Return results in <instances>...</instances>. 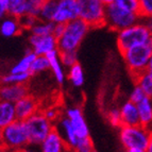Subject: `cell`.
Here are the masks:
<instances>
[{"label": "cell", "instance_id": "obj_18", "mask_svg": "<svg viewBox=\"0 0 152 152\" xmlns=\"http://www.w3.org/2000/svg\"><path fill=\"white\" fill-rule=\"evenodd\" d=\"M46 56L48 58L50 70L53 74L56 83L58 85L64 84V82L66 80V74H65V70H64L65 67L62 64L61 58H60V51L58 49H56V50L51 51L50 53H48Z\"/></svg>", "mask_w": 152, "mask_h": 152}, {"label": "cell", "instance_id": "obj_13", "mask_svg": "<svg viewBox=\"0 0 152 152\" xmlns=\"http://www.w3.org/2000/svg\"><path fill=\"white\" fill-rule=\"evenodd\" d=\"M36 147L38 148V152H70L65 140L56 128Z\"/></svg>", "mask_w": 152, "mask_h": 152}, {"label": "cell", "instance_id": "obj_17", "mask_svg": "<svg viewBox=\"0 0 152 152\" xmlns=\"http://www.w3.org/2000/svg\"><path fill=\"white\" fill-rule=\"evenodd\" d=\"M19 18L8 15L0 21V35L5 38L15 37L23 32Z\"/></svg>", "mask_w": 152, "mask_h": 152}, {"label": "cell", "instance_id": "obj_28", "mask_svg": "<svg viewBox=\"0 0 152 152\" xmlns=\"http://www.w3.org/2000/svg\"><path fill=\"white\" fill-rule=\"evenodd\" d=\"M49 69H50V66H49L48 58L46 56H36L31 66L30 74L33 76V75H37L46 70H49Z\"/></svg>", "mask_w": 152, "mask_h": 152}, {"label": "cell", "instance_id": "obj_23", "mask_svg": "<svg viewBox=\"0 0 152 152\" xmlns=\"http://www.w3.org/2000/svg\"><path fill=\"white\" fill-rule=\"evenodd\" d=\"M32 75L30 72H11L1 76L2 84H27Z\"/></svg>", "mask_w": 152, "mask_h": 152}, {"label": "cell", "instance_id": "obj_29", "mask_svg": "<svg viewBox=\"0 0 152 152\" xmlns=\"http://www.w3.org/2000/svg\"><path fill=\"white\" fill-rule=\"evenodd\" d=\"M105 117H107V120L112 127L116 128V129H119L122 126L121 121V115H120L119 107H112L105 112Z\"/></svg>", "mask_w": 152, "mask_h": 152}, {"label": "cell", "instance_id": "obj_21", "mask_svg": "<svg viewBox=\"0 0 152 152\" xmlns=\"http://www.w3.org/2000/svg\"><path fill=\"white\" fill-rule=\"evenodd\" d=\"M35 58L36 54L31 49H28L23 58L11 67L10 71L11 72H30L31 66Z\"/></svg>", "mask_w": 152, "mask_h": 152}, {"label": "cell", "instance_id": "obj_43", "mask_svg": "<svg viewBox=\"0 0 152 152\" xmlns=\"http://www.w3.org/2000/svg\"><path fill=\"white\" fill-rule=\"evenodd\" d=\"M4 149V146H3V134H2V128L0 127V150Z\"/></svg>", "mask_w": 152, "mask_h": 152}, {"label": "cell", "instance_id": "obj_39", "mask_svg": "<svg viewBox=\"0 0 152 152\" xmlns=\"http://www.w3.org/2000/svg\"><path fill=\"white\" fill-rule=\"evenodd\" d=\"M8 14V9H7V4H5V0H0V21L2 20L3 18L7 17Z\"/></svg>", "mask_w": 152, "mask_h": 152}, {"label": "cell", "instance_id": "obj_8", "mask_svg": "<svg viewBox=\"0 0 152 152\" xmlns=\"http://www.w3.org/2000/svg\"><path fill=\"white\" fill-rule=\"evenodd\" d=\"M79 18L87 23L91 28H100L104 26L107 5L101 0H77Z\"/></svg>", "mask_w": 152, "mask_h": 152}, {"label": "cell", "instance_id": "obj_34", "mask_svg": "<svg viewBox=\"0 0 152 152\" xmlns=\"http://www.w3.org/2000/svg\"><path fill=\"white\" fill-rule=\"evenodd\" d=\"M119 8L132 13H138V0H114Z\"/></svg>", "mask_w": 152, "mask_h": 152}, {"label": "cell", "instance_id": "obj_20", "mask_svg": "<svg viewBox=\"0 0 152 152\" xmlns=\"http://www.w3.org/2000/svg\"><path fill=\"white\" fill-rule=\"evenodd\" d=\"M17 120L15 112V103L5 100H0V127L4 128L5 126L12 124Z\"/></svg>", "mask_w": 152, "mask_h": 152}, {"label": "cell", "instance_id": "obj_10", "mask_svg": "<svg viewBox=\"0 0 152 152\" xmlns=\"http://www.w3.org/2000/svg\"><path fill=\"white\" fill-rule=\"evenodd\" d=\"M29 46L36 56H47L51 51L58 49V39L53 34L49 35L30 34Z\"/></svg>", "mask_w": 152, "mask_h": 152}, {"label": "cell", "instance_id": "obj_45", "mask_svg": "<svg viewBox=\"0 0 152 152\" xmlns=\"http://www.w3.org/2000/svg\"><path fill=\"white\" fill-rule=\"evenodd\" d=\"M102 2L104 3L105 5H107V4H111V3H113L114 2V0H101Z\"/></svg>", "mask_w": 152, "mask_h": 152}, {"label": "cell", "instance_id": "obj_27", "mask_svg": "<svg viewBox=\"0 0 152 152\" xmlns=\"http://www.w3.org/2000/svg\"><path fill=\"white\" fill-rule=\"evenodd\" d=\"M134 79L136 81V85H138L144 91L146 96L149 97V98H152V79L147 71L138 75Z\"/></svg>", "mask_w": 152, "mask_h": 152}, {"label": "cell", "instance_id": "obj_44", "mask_svg": "<svg viewBox=\"0 0 152 152\" xmlns=\"http://www.w3.org/2000/svg\"><path fill=\"white\" fill-rule=\"evenodd\" d=\"M124 152H146L145 149H126Z\"/></svg>", "mask_w": 152, "mask_h": 152}, {"label": "cell", "instance_id": "obj_5", "mask_svg": "<svg viewBox=\"0 0 152 152\" xmlns=\"http://www.w3.org/2000/svg\"><path fill=\"white\" fill-rule=\"evenodd\" d=\"M3 146L4 149L15 152L30 146L28 132L26 129L25 121L15 120L12 124L2 128Z\"/></svg>", "mask_w": 152, "mask_h": 152}, {"label": "cell", "instance_id": "obj_6", "mask_svg": "<svg viewBox=\"0 0 152 152\" xmlns=\"http://www.w3.org/2000/svg\"><path fill=\"white\" fill-rule=\"evenodd\" d=\"M142 20L138 13H132L119 8L114 2L107 4L105 8V20L104 26L112 30L118 31Z\"/></svg>", "mask_w": 152, "mask_h": 152}, {"label": "cell", "instance_id": "obj_37", "mask_svg": "<svg viewBox=\"0 0 152 152\" xmlns=\"http://www.w3.org/2000/svg\"><path fill=\"white\" fill-rule=\"evenodd\" d=\"M146 94L144 93V91H142V88H140L138 85H136L135 84V86L133 87V89H132V91L130 93V100L131 101H133L134 103H138L140 101H142V99L146 98Z\"/></svg>", "mask_w": 152, "mask_h": 152}, {"label": "cell", "instance_id": "obj_30", "mask_svg": "<svg viewBox=\"0 0 152 152\" xmlns=\"http://www.w3.org/2000/svg\"><path fill=\"white\" fill-rule=\"evenodd\" d=\"M44 1L45 0H26V14L38 18Z\"/></svg>", "mask_w": 152, "mask_h": 152}, {"label": "cell", "instance_id": "obj_14", "mask_svg": "<svg viewBox=\"0 0 152 152\" xmlns=\"http://www.w3.org/2000/svg\"><path fill=\"white\" fill-rule=\"evenodd\" d=\"M56 129L58 131V133L62 135L63 140H65L67 147H68L69 151L74 152L76 149L77 145H78L80 137L76 133L75 129L71 126L70 121L66 116H62L58 121L56 122Z\"/></svg>", "mask_w": 152, "mask_h": 152}, {"label": "cell", "instance_id": "obj_4", "mask_svg": "<svg viewBox=\"0 0 152 152\" xmlns=\"http://www.w3.org/2000/svg\"><path fill=\"white\" fill-rule=\"evenodd\" d=\"M118 131L119 142L124 149H146L150 135V129L142 124L121 126Z\"/></svg>", "mask_w": 152, "mask_h": 152}, {"label": "cell", "instance_id": "obj_48", "mask_svg": "<svg viewBox=\"0 0 152 152\" xmlns=\"http://www.w3.org/2000/svg\"><path fill=\"white\" fill-rule=\"evenodd\" d=\"M45 1H52V0H45Z\"/></svg>", "mask_w": 152, "mask_h": 152}, {"label": "cell", "instance_id": "obj_36", "mask_svg": "<svg viewBox=\"0 0 152 152\" xmlns=\"http://www.w3.org/2000/svg\"><path fill=\"white\" fill-rule=\"evenodd\" d=\"M38 18L35 16L29 15V14H26L23 17L19 18V21H20L21 28L23 31H30L32 29V27L37 23Z\"/></svg>", "mask_w": 152, "mask_h": 152}, {"label": "cell", "instance_id": "obj_3", "mask_svg": "<svg viewBox=\"0 0 152 152\" xmlns=\"http://www.w3.org/2000/svg\"><path fill=\"white\" fill-rule=\"evenodd\" d=\"M120 53L129 69V72L133 78H135L138 75L147 71L149 67L152 54V42L134 46Z\"/></svg>", "mask_w": 152, "mask_h": 152}, {"label": "cell", "instance_id": "obj_22", "mask_svg": "<svg viewBox=\"0 0 152 152\" xmlns=\"http://www.w3.org/2000/svg\"><path fill=\"white\" fill-rule=\"evenodd\" d=\"M67 79L75 87H81L84 84V71L79 63L70 66L67 72Z\"/></svg>", "mask_w": 152, "mask_h": 152}, {"label": "cell", "instance_id": "obj_51", "mask_svg": "<svg viewBox=\"0 0 152 152\" xmlns=\"http://www.w3.org/2000/svg\"><path fill=\"white\" fill-rule=\"evenodd\" d=\"M151 34H152V31H151Z\"/></svg>", "mask_w": 152, "mask_h": 152}, {"label": "cell", "instance_id": "obj_47", "mask_svg": "<svg viewBox=\"0 0 152 152\" xmlns=\"http://www.w3.org/2000/svg\"><path fill=\"white\" fill-rule=\"evenodd\" d=\"M0 152H12V151H9V150H7V149H1Z\"/></svg>", "mask_w": 152, "mask_h": 152}, {"label": "cell", "instance_id": "obj_49", "mask_svg": "<svg viewBox=\"0 0 152 152\" xmlns=\"http://www.w3.org/2000/svg\"><path fill=\"white\" fill-rule=\"evenodd\" d=\"M0 83H1V77H0Z\"/></svg>", "mask_w": 152, "mask_h": 152}, {"label": "cell", "instance_id": "obj_35", "mask_svg": "<svg viewBox=\"0 0 152 152\" xmlns=\"http://www.w3.org/2000/svg\"><path fill=\"white\" fill-rule=\"evenodd\" d=\"M41 111L46 116V118L49 119L50 121H52L53 124H56V122L63 116L61 111L54 107H46V109H41Z\"/></svg>", "mask_w": 152, "mask_h": 152}, {"label": "cell", "instance_id": "obj_50", "mask_svg": "<svg viewBox=\"0 0 152 152\" xmlns=\"http://www.w3.org/2000/svg\"><path fill=\"white\" fill-rule=\"evenodd\" d=\"M151 101H152V98H151Z\"/></svg>", "mask_w": 152, "mask_h": 152}, {"label": "cell", "instance_id": "obj_1", "mask_svg": "<svg viewBox=\"0 0 152 152\" xmlns=\"http://www.w3.org/2000/svg\"><path fill=\"white\" fill-rule=\"evenodd\" d=\"M89 30L91 26L81 18H76L67 23L64 33L58 38V50L60 52L77 51Z\"/></svg>", "mask_w": 152, "mask_h": 152}, {"label": "cell", "instance_id": "obj_7", "mask_svg": "<svg viewBox=\"0 0 152 152\" xmlns=\"http://www.w3.org/2000/svg\"><path fill=\"white\" fill-rule=\"evenodd\" d=\"M25 124L28 132L30 146H38L56 128V124L47 119L42 111H38L25 120Z\"/></svg>", "mask_w": 152, "mask_h": 152}, {"label": "cell", "instance_id": "obj_46", "mask_svg": "<svg viewBox=\"0 0 152 152\" xmlns=\"http://www.w3.org/2000/svg\"><path fill=\"white\" fill-rule=\"evenodd\" d=\"M147 72L149 74V76L151 77V79H152V66H149V67H148Z\"/></svg>", "mask_w": 152, "mask_h": 152}, {"label": "cell", "instance_id": "obj_12", "mask_svg": "<svg viewBox=\"0 0 152 152\" xmlns=\"http://www.w3.org/2000/svg\"><path fill=\"white\" fill-rule=\"evenodd\" d=\"M41 103L31 94L27 95L23 98L19 99L17 102H15V112L16 117L18 120H27L29 117L41 111Z\"/></svg>", "mask_w": 152, "mask_h": 152}, {"label": "cell", "instance_id": "obj_42", "mask_svg": "<svg viewBox=\"0 0 152 152\" xmlns=\"http://www.w3.org/2000/svg\"><path fill=\"white\" fill-rule=\"evenodd\" d=\"M15 152H38V151H35L34 149H32L31 147H26V148H23V149H20V150H17V151H15Z\"/></svg>", "mask_w": 152, "mask_h": 152}, {"label": "cell", "instance_id": "obj_40", "mask_svg": "<svg viewBox=\"0 0 152 152\" xmlns=\"http://www.w3.org/2000/svg\"><path fill=\"white\" fill-rule=\"evenodd\" d=\"M145 150H146V152H152V129H150L149 140H148V145Z\"/></svg>", "mask_w": 152, "mask_h": 152}, {"label": "cell", "instance_id": "obj_33", "mask_svg": "<svg viewBox=\"0 0 152 152\" xmlns=\"http://www.w3.org/2000/svg\"><path fill=\"white\" fill-rule=\"evenodd\" d=\"M74 152H96L94 142L91 140V136L85 137V138H80Z\"/></svg>", "mask_w": 152, "mask_h": 152}, {"label": "cell", "instance_id": "obj_26", "mask_svg": "<svg viewBox=\"0 0 152 152\" xmlns=\"http://www.w3.org/2000/svg\"><path fill=\"white\" fill-rule=\"evenodd\" d=\"M56 10V0L44 1L43 5H42L41 12H39L38 19L45 21H53Z\"/></svg>", "mask_w": 152, "mask_h": 152}, {"label": "cell", "instance_id": "obj_41", "mask_svg": "<svg viewBox=\"0 0 152 152\" xmlns=\"http://www.w3.org/2000/svg\"><path fill=\"white\" fill-rule=\"evenodd\" d=\"M142 20L146 23V25L148 26V28L150 29V30L152 31V16H150V17L146 18V19H142Z\"/></svg>", "mask_w": 152, "mask_h": 152}, {"label": "cell", "instance_id": "obj_31", "mask_svg": "<svg viewBox=\"0 0 152 152\" xmlns=\"http://www.w3.org/2000/svg\"><path fill=\"white\" fill-rule=\"evenodd\" d=\"M60 58H61L62 64L66 68H69L70 66L78 63L77 51H62V52H60Z\"/></svg>", "mask_w": 152, "mask_h": 152}, {"label": "cell", "instance_id": "obj_2", "mask_svg": "<svg viewBox=\"0 0 152 152\" xmlns=\"http://www.w3.org/2000/svg\"><path fill=\"white\" fill-rule=\"evenodd\" d=\"M151 42V30L148 28V26L142 19L117 32V47L119 49V52L132 48L134 46L148 44Z\"/></svg>", "mask_w": 152, "mask_h": 152}, {"label": "cell", "instance_id": "obj_24", "mask_svg": "<svg viewBox=\"0 0 152 152\" xmlns=\"http://www.w3.org/2000/svg\"><path fill=\"white\" fill-rule=\"evenodd\" d=\"M8 14L20 18L26 15V0H5Z\"/></svg>", "mask_w": 152, "mask_h": 152}, {"label": "cell", "instance_id": "obj_19", "mask_svg": "<svg viewBox=\"0 0 152 152\" xmlns=\"http://www.w3.org/2000/svg\"><path fill=\"white\" fill-rule=\"evenodd\" d=\"M140 116V124L152 129V101L151 98L146 97L142 101L136 103Z\"/></svg>", "mask_w": 152, "mask_h": 152}, {"label": "cell", "instance_id": "obj_25", "mask_svg": "<svg viewBox=\"0 0 152 152\" xmlns=\"http://www.w3.org/2000/svg\"><path fill=\"white\" fill-rule=\"evenodd\" d=\"M56 23L53 21H45L38 19L37 23L33 26L29 32L30 34H34V35H49L53 33V29Z\"/></svg>", "mask_w": 152, "mask_h": 152}, {"label": "cell", "instance_id": "obj_16", "mask_svg": "<svg viewBox=\"0 0 152 152\" xmlns=\"http://www.w3.org/2000/svg\"><path fill=\"white\" fill-rule=\"evenodd\" d=\"M121 115L122 126H136L140 124V116L136 103L131 100H127L119 107Z\"/></svg>", "mask_w": 152, "mask_h": 152}, {"label": "cell", "instance_id": "obj_9", "mask_svg": "<svg viewBox=\"0 0 152 152\" xmlns=\"http://www.w3.org/2000/svg\"><path fill=\"white\" fill-rule=\"evenodd\" d=\"M76 18H79L77 0H56V10L53 17L54 23L66 25Z\"/></svg>", "mask_w": 152, "mask_h": 152}, {"label": "cell", "instance_id": "obj_38", "mask_svg": "<svg viewBox=\"0 0 152 152\" xmlns=\"http://www.w3.org/2000/svg\"><path fill=\"white\" fill-rule=\"evenodd\" d=\"M64 30H65V25H63V23H56L52 34H53L56 37V39H58V38L64 33Z\"/></svg>", "mask_w": 152, "mask_h": 152}, {"label": "cell", "instance_id": "obj_15", "mask_svg": "<svg viewBox=\"0 0 152 152\" xmlns=\"http://www.w3.org/2000/svg\"><path fill=\"white\" fill-rule=\"evenodd\" d=\"M27 84H2L0 83V100L15 103L19 99L29 95Z\"/></svg>", "mask_w": 152, "mask_h": 152}, {"label": "cell", "instance_id": "obj_32", "mask_svg": "<svg viewBox=\"0 0 152 152\" xmlns=\"http://www.w3.org/2000/svg\"><path fill=\"white\" fill-rule=\"evenodd\" d=\"M138 15L142 19L152 16V0H138Z\"/></svg>", "mask_w": 152, "mask_h": 152}, {"label": "cell", "instance_id": "obj_11", "mask_svg": "<svg viewBox=\"0 0 152 152\" xmlns=\"http://www.w3.org/2000/svg\"><path fill=\"white\" fill-rule=\"evenodd\" d=\"M64 116L68 118L71 126L75 129L76 133L80 138L89 137V129L85 117L83 115V111L80 107H69L64 112Z\"/></svg>", "mask_w": 152, "mask_h": 152}]
</instances>
